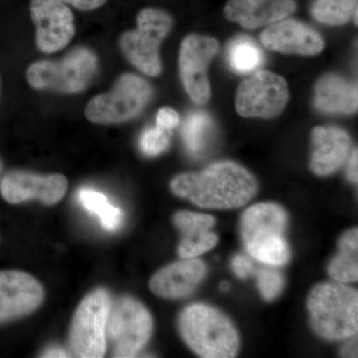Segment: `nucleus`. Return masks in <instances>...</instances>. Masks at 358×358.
Returning <instances> with one entry per match:
<instances>
[{"mask_svg": "<svg viewBox=\"0 0 358 358\" xmlns=\"http://www.w3.org/2000/svg\"><path fill=\"white\" fill-rule=\"evenodd\" d=\"M171 192L207 209H234L253 199L258 189L255 178L233 162H215L200 171L176 176Z\"/></svg>", "mask_w": 358, "mask_h": 358, "instance_id": "nucleus-1", "label": "nucleus"}, {"mask_svg": "<svg viewBox=\"0 0 358 358\" xmlns=\"http://www.w3.org/2000/svg\"><path fill=\"white\" fill-rule=\"evenodd\" d=\"M315 333L329 341H341L358 331V294L339 282L317 285L308 299Z\"/></svg>", "mask_w": 358, "mask_h": 358, "instance_id": "nucleus-2", "label": "nucleus"}, {"mask_svg": "<svg viewBox=\"0 0 358 358\" xmlns=\"http://www.w3.org/2000/svg\"><path fill=\"white\" fill-rule=\"evenodd\" d=\"M179 331L186 345L204 358H231L237 355L239 336L229 319L216 308L194 303L182 310Z\"/></svg>", "mask_w": 358, "mask_h": 358, "instance_id": "nucleus-3", "label": "nucleus"}, {"mask_svg": "<svg viewBox=\"0 0 358 358\" xmlns=\"http://www.w3.org/2000/svg\"><path fill=\"white\" fill-rule=\"evenodd\" d=\"M287 221L286 211L278 204L260 203L247 209L242 215L241 235L250 255L270 266L288 263L289 249L282 236Z\"/></svg>", "mask_w": 358, "mask_h": 358, "instance_id": "nucleus-4", "label": "nucleus"}, {"mask_svg": "<svg viewBox=\"0 0 358 358\" xmlns=\"http://www.w3.org/2000/svg\"><path fill=\"white\" fill-rule=\"evenodd\" d=\"M96 72V54L85 47H78L61 60L33 63L26 71V78L30 86L36 90L75 94L84 91Z\"/></svg>", "mask_w": 358, "mask_h": 358, "instance_id": "nucleus-5", "label": "nucleus"}, {"mask_svg": "<svg viewBox=\"0 0 358 358\" xmlns=\"http://www.w3.org/2000/svg\"><path fill=\"white\" fill-rule=\"evenodd\" d=\"M136 25V29L122 33L120 49L136 69L157 76L162 72L159 46L171 32L173 18L159 9L145 8L138 13Z\"/></svg>", "mask_w": 358, "mask_h": 358, "instance_id": "nucleus-6", "label": "nucleus"}, {"mask_svg": "<svg viewBox=\"0 0 358 358\" xmlns=\"http://www.w3.org/2000/svg\"><path fill=\"white\" fill-rule=\"evenodd\" d=\"M152 85L134 74L122 75L114 88L90 101L85 110L87 120L98 124H117L131 121L152 100Z\"/></svg>", "mask_w": 358, "mask_h": 358, "instance_id": "nucleus-7", "label": "nucleus"}, {"mask_svg": "<svg viewBox=\"0 0 358 358\" xmlns=\"http://www.w3.org/2000/svg\"><path fill=\"white\" fill-rule=\"evenodd\" d=\"M110 307V294L103 289H95L81 301L73 317L69 334L70 348L75 357H105Z\"/></svg>", "mask_w": 358, "mask_h": 358, "instance_id": "nucleus-8", "label": "nucleus"}, {"mask_svg": "<svg viewBox=\"0 0 358 358\" xmlns=\"http://www.w3.org/2000/svg\"><path fill=\"white\" fill-rule=\"evenodd\" d=\"M154 322L147 308L129 296L110 307L107 334L114 345V357H136L152 336Z\"/></svg>", "mask_w": 358, "mask_h": 358, "instance_id": "nucleus-9", "label": "nucleus"}, {"mask_svg": "<svg viewBox=\"0 0 358 358\" xmlns=\"http://www.w3.org/2000/svg\"><path fill=\"white\" fill-rule=\"evenodd\" d=\"M289 98L284 78L258 71L238 88L236 109L242 117L270 119L281 114Z\"/></svg>", "mask_w": 358, "mask_h": 358, "instance_id": "nucleus-10", "label": "nucleus"}, {"mask_svg": "<svg viewBox=\"0 0 358 358\" xmlns=\"http://www.w3.org/2000/svg\"><path fill=\"white\" fill-rule=\"evenodd\" d=\"M218 51V42L211 37L189 35L183 40L179 54L181 81L193 102L204 105L210 98L207 69Z\"/></svg>", "mask_w": 358, "mask_h": 358, "instance_id": "nucleus-11", "label": "nucleus"}, {"mask_svg": "<svg viewBox=\"0 0 358 358\" xmlns=\"http://www.w3.org/2000/svg\"><path fill=\"white\" fill-rule=\"evenodd\" d=\"M68 180L63 174H38L13 171L0 181V194L9 204L37 199L46 205L60 202L65 196Z\"/></svg>", "mask_w": 358, "mask_h": 358, "instance_id": "nucleus-12", "label": "nucleus"}, {"mask_svg": "<svg viewBox=\"0 0 358 358\" xmlns=\"http://www.w3.org/2000/svg\"><path fill=\"white\" fill-rule=\"evenodd\" d=\"M30 14L36 26L37 47L43 53L62 50L74 37V15L61 0H31Z\"/></svg>", "mask_w": 358, "mask_h": 358, "instance_id": "nucleus-13", "label": "nucleus"}, {"mask_svg": "<svg viewBox=\"0 0 358 358\" xmlns=\"http://www.w3.org/2000/svg\"><path fill=\"white\" fill-rule=\"evenodd\" d=\"M44 300L41 284L22 271H0V324L36 310Z\"/></svg>", "mask_w": 358, "mask_h": 358, "instance_id": "nucleus-14", "label": "nucleus"}, {"mask_svg": "<svg viewBox=\"0 0 358 358\" xmlns=\"http://www.w3.org/2000/svg\"><path fill=\"white\" fill-rule=\"evenodd\" d=\"M261 42L270 50L286 54L317 55L324 49V40L308 25L293 20L275 21L261 34Z\"/></svg>", "mask_w": 358, "mask_h": 358, "instance_id": "nucleus-15", "label": "nucleus"}, {"mask_svg": "<svg viewBox=\"0 0 358 358\" xmlns=\"http://www.w3.org/2000/svg\"><path fill=\"white\" fill-rule=\"evenodd\" d=\"M206 274V267L196 258L183 259L162 268L150 279L152 293L164 299H181L189 296Z\"/></svg>", "mask_w": 358, "mask_h": 358, "instance_id": "nucleus-16", "label": "nucleus"}, {"mask_svg": "<svg viewBox=\"0 0 358 358\" xmlns=\"http://www.w3.org/2000/svg\"><path fill=\"white\" fill-rule=\"evenodd\" d=\"M313 173L320 176H329L345 164L350 154V136L343 129L336 127H317L313 131Z\"/></svg>", "mask_w": 358, "mask_h": 358, "instance_id": "nucleus-17", "label": "nucleus"}, {"mask_svg": "<svg viewBox=\"0 0 358 358\" xmlns=\"http://www.w3.org/2000/svg\"><path fill=\"white\" fill-rule=\"evenodd\" d=\"M296 8L294 0H230L225 15L245 28L255 29L288 17Z\"/></svg>", "mask_w": 358, "mask_h": 358, "instance_id": "nucleus-18", "label": "nucleus"}, {"mask_svg": "<svg viewBox=\"0 0 358 358\" xmlns=\"http://www.w3.org/2000/svg\"><path fill=\"white\" fill-rule=\"evenodd\" d=\"M173 222L182 234L178 246L180 258H196L217 244V236L211 232L215 219L210 215L180 211L174 215Z\"/></svg>", "mask_w": 358, "mask_h": 358, "instance_id": "nucleus-19", "label": "nucleus"}, {"mask_svg": "<svg viewBox=\"0 0 358 358\" xmlns=\"http://www.w3.org/2000/svg\"><path fill=\"white\" fill-rule=\"evenodd\" d=\"M357 85L336 75H326L317 82L315 103L329 114H352L357 110Z\"/></svg>", "mask_w": 358, "mask_h": 358, "instance_id": "nucleus-20", "label": "nucleus"}, {"mask_svg": "<svg viewBox=\"0 0 358 358\" xmlns=\"http://www.w3.org/2000/svg\"><path fill=\"white\" fill-rule=\"evenodd\" d=\"M339 253L329 266V274L339 282L358 280V230L348 231L339 240Z\"/></svg>", "mask_w": 358, "mask_h": 358, "instance_id": "nucleus-21", "label": "nucleus"}, {"mask_svg": "<svg viewBox=\"0 0 358 358\" xmlns=\"http://www.w3.org/2000/svg\"><path fill=\"white\" fill-rule=\"evenodd\" d=\"M265 56L262 49L253 39L238 36L227 47V62L238 74H249L264 64Z\"/></svg>", "mask_w": 358, "mask_h": 358, "instance_id": "nucleus-22", "label": "nucleus"}, {"mask_svg": "<svg viewBox=\"0 0 358 358\" xmlns=\"http://www.w3.org/2000/svg\"><path fill=\"white\" fill-rule=\"evenodd\" d=\"M79 199L85 209L99 216L105 229L115 231L121 227L124 220L121 209L110 204L103 193L93 189H82L79 192Z\"/></svg>", "mask_w": 358, "mask_h": 358, "instance_id": "nucleus-23", "label": "nucleus"}, {"mask_svg": "<svg viewBox=\"0 0 358 358\" xmlns=\"http://www.w3.org/2000/svg\"><path fill=\"white\" fill-rule=\"evenodd\" d=\"M212 133V121L203 112H193L186 117L182 129L183 143L188 152L200 155L208 145Z\"/></svg>", "mask_w": 358, "mask_h": 358, "instance_id": "nucleus-24", "label": "nucleus"}, {"mask_svg": "<svg viewBox=\"0 0 358 358\" xmlns=\"http://www.w3.org/2000/svg\"><path fill=\"white\" fill-rule=\"evenodd\" d=\"M312 13L324 24L343 25L353 15L357 23V0H315Z\"/></svg>", "mask_w": 358, "mask_h": 358, "instance_id": "nucleus-25", "label": "nucleus"}, {"mask_svg": "<svg viewBox=\"0 0 358 358\" xmlns=\"http://www.w3.org/2000/svg\"><path fill=\"white\" fill-rule=\"evenodd\" d=\"M169 147V131L155 127L143 131L140 138V148L148 157H157L166 152Z\"/></svg>", "mask_w": 358, "mask_h": 358, "instance_id": "nucleus-26", "label": "nucleus"}, {"mask_svg": "<svg viewBox=\"0 0 358 358\" xmlns=\"http://www.w3.org/2000/svg\"><path fill=\"white\" fill-rule=\"evenodd\" d=\"M258 288L263 298L272 301L281 294L284 287L282 275L272 268H261L257 272Z\"/></svg>", "mask_w": 358, "mask_h": 358, "instance_id": "nucleus-27", "label": "nucleus"}, {"mask_svg": "<svg viewBox=\"0 0 358 358\" xmlns=\"http://www.w3.org/2000/svg\"><path fill=\"white\" fill-rule=\"evenodd\" d=\"M179 124V115L171 108H162L157 115V127L169 131L178 127Z\"/></svg>", "mask_w": 358, "mask_h": 358, "instance_id": "nucleus-28", "label": "nucleus"}, {"mask_svg": "<svg viewBox=\"0 0 358 358\" xmlns=\"http://www.w3.org/2000/svg\"><path fill=\"white\" fill-rule=\"evenodd\" d=\"M232 268L240 279H246L254 272L253 264L243 255H237L233 258Z\"/></svg>", "mask_w": 358, "mask_h": 358, "instance_id": "nucleus-29", "label": "nucleus"}, {"mask_svg": "<svg viewBox=\"0 0 358 358\" xmlns=\"http://www.w3.org/2000/svg\"><path fill=\"white\" fill-rule=\"evenodd\" d=\"M61 1L72 6L79 10L89 11L102 6L107 0H61Z\"/></svg>", "mask_w": 358, "mask_h": 358, "instance_id": "nucleus-30", "label": "nucleus"}, {"mask_svg": "<svg viewBox=\"0 0 358 358\" xmlns=\"http://www.w3.org/2000/svg\"><path fill=\"white\" fill-rule=\"evenodd\" d=\"M357 150L352 152L348 167V178L352 182H357Z\"/></svg>", "mask_w": 358, "mask_h": 358, "instance_id": "nucleus-31", "label": "nucleus"}, {"mask_svg": "<svg viewBox=\"0 0 358 358\" xmlns=\"http://www.w3.org/2000/svg\"><path fill=\"white\" fill-rule=\"evenodd\" d=\"M44 357H68L69 355L60 348H51L44 353Z\"/></svg>", "mask_w": 358, "mask_h": 358, "instance_id": "nucleus-32", "label": "nucleus"}, {"mask_svg": "<svg viewBox=\"0 0 358 358\" xmlns=\"http://www.w3.org/2000/svg\"><path fill=\"white\" fill-rule=\"evenodd\" d=\"M221 288L224 289H228V285H222V286H221Z\"/></svg>", "mask_w": 358, "mask_h": 358, "instance_id": "nucleus-33", "label": "nucleus"}, {"mask_svg": "<svg viewBox=\"0 0 358 358\" xmlns=\"http://www.w3.org/2000/svg\"><path fill=\"white\" fill-rule=\"evenodd\" d=\"M1 171H2V162H1V159H0V174H1Z\"/></svg>", "mask_w": 358, "mask_h": 358, "instance_id": "nucleus-34", "label": "nucleus"}]
</instances>
